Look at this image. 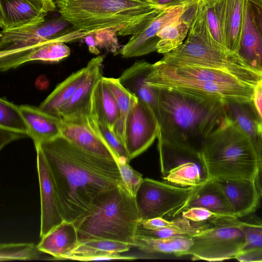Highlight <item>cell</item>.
Wrapping results in <instances>:
<instances>
[{"instance_id": "cell-30", "label": "cell", "mask_w": 262, "mask_h": 262, "mask_svg": "<svg viewBox=\"0 0 262 262\" xmlns=\"http://www.w3.org/2000/svg\"><path fill=\"white\" fill-rule=\"evenodd\" d=\"M247 3L248 0H226L225 45L228 51L235 54L243 27Z\"/></svg>"}, {"instance_id": "cell-27", "label": "cell", "mask_w": 262, "mask_h": 262, "mask_svg": "<svg viewBox=\"0 0 262 262\" xmlns=\"http://www.w3.org/2000/svg\"><path fill=\"white\" fill-rule=\"evenodd\" d=\"M135 243V247L146 253H161L182 256L186 255L193 245V240L189 237H156L137 233Z\"/></svg>"}, {"instance_id": "cell-26", "label": "cell", "mask_w": 262, "mask_h": 262, "mask_svg": "<svg viewBox=\"0 0 262 262\" xmlns=\"http://www.w3.org/2000/svg\"><path fill=\"white\" fill-rule=\"evenodd\" d=\"M89 67H86L73 72L55 87L52 93L40 104L38 107L43 112L59 118V112L72 97L77 89L86 79Z\"/></svg>"}, {"instance_id": "cell-25", "label": "cell", "mask_w": 262, "mask_h": 262, "mask_svg": "<svg viewBox=\"0 0 262 262\" xmlns=\"http://www.w3.org/2000/svg\"><path fill=\"white\" fill-rule=\"evenodd\" d=\"M89 116L94 121L107 125L112 131L120 118L117 100L103 80V76L93 89Z\"/></svg>"}, {"instance_id": "cell-39", "label": "cell", "mask_w": 262, "mask_h": 262, "mask_svg": "<svg viewBox=\"0 0 262 262\" xmlns=\"http://www.w3.org/2000/svg\"><path fill=\"white\" fill-rule=\"evenodd\" d=\"M241 220L246 237L241 253L262 249V220L253 214Z\"/></svg>"}, {"instance_id": "cell-15", "label": "cell", "mask_w": 262, "mask_h": 262, "mask_svg": "<svg viewBox=\"0 0 262 262\" xmlns=\"http://www.w3.org/2000/svg\"><path fill=\"white\" fill-rule=\"evenodd\" d=\"M70 54V48L64 42H45L24 50L0 55V71L6 72L30 61L57 62Z\"/></svg>"}, {"instance_id": "cell-10", "label": "cell", "mask_w": 262, "mask_h": 262, "mask_svg": "<svg viewBox=\"0 0 262 262\" xmlns=\"http://www.w3.org/2000/svg\"><path fill=\"white\" fill-rule=\"evenodd\" d=\"M198 187H179L144 178L135 196L140 221L166 216L173 217Z\"/></svg>"}, {"instance_id": "cell-38", "label": "cell", "mask_w": 262, "mask_h": 262, "mask_svg": "<svg viewBox=\"0 0 262 262\" xmlns=\"http://www.w3.org/2000/svg\"><path fill=\"white\" fill-rule=\"evenodd\" d=\"M89 122L95 132L114 153L117 162L130 161L124 144L106 125L98 123L88 115Z\"/></svg>"}, {"instance_id": "cell-36", "label": "cell", "mask_w": 262, "mask_h": 262, "mask_svg": "<svg viewBox=\"0 0 262 262\" xmlns=\"http://www.w3.org/2000/svg\"><path fill=\"white\" fill-rule=\"evenodd\" d=\"M0 127L28 135L27 125L19 105L4 97L0 99Z\"/></svg>"}, {"instance_id": "cell-32", "label": "cell", "mask_w": 262, "mask_h": 262, "mask_svg": "<svg viewBox=\"0 0 262 262\" xmlns=\"http://www.w3.org/2000/svg\"><path fill=\"white\" fill-rule=\"evenodd\" d=\"M211 225L209 220L207 222L196 223L181 216L168 221L166 227L158 230H147L139 226L137 233L156 237H192L207 230Z\"/></svg>"}, {"instance_id": "cell-50", "label": "cell", "mask_w": 262, "mask_h": 262, "mask_svg": "<svg viewBox=\"0 0 262 262\" xmlns=\"http://www.w3.org/2000/svg\"><path fill=\"white\" fill-rule=\"evenodd\" d=\"M248 1L262 9V0H248Z\"/></svg>"}, {"instance_id": "cell-6", "label": "cell", "mask_w": 262, "mask_h": 262, "mask_svg": "<svg viewBox=\"0 0 262 262\" xmlns=\"http://www.w3.org/2000/svg\"><path fill=\"white\" fill-rule=\"evenodd\" d=\"M159 62L173 67H193L227 72L253 86L262 79V72L247 65L235 54L219 46L213 39L202 13L190 27L186 40L164 54Z\"/></svg>"}, {"instance_id": "cell-22", "label": "cell", "mask_w": 262, "mask_h": 262, "mask_svg": "<svg viewBox=\"0 0 262 262\" xmlns=\"http://www.w3.org/2000/svg\"><path fill=\"white\" fill-rule=\"evenodd\" d=\"M28 127V135L34 143L53 140L61 135V119L41 111L38 106L19 105Z\"/></svg>"}, {"instance_id": "cell-1", "label": "cell", "mask_w": 262, "mask_h": 262, "mask_svg": "<svg viewBox=\"0 0 262 262\" xmlns=\"http://www.w3.org/2000/svg\"><path fill=\"white\" fill-rule=\"evenodd\" d=\"M39 143L64 221L78 222L88 213L99 195L124 185L115 159L86 151L61 135Z\"/></svg>"}, {"instance_id": "cell-23", "label": "cell", "mask_w": 262, "mask_h": 262, "mask_svg": "<svg viewBox=\"0 0 262 262\" xmlns=\"http://www.w3.org/2000/svg\"><path fill=\"white\" fill-rule=\"evenodd\" d=\"M236 54L247 65L262 72V39L253 18L251 4L248 1Z\"/></svg>"}, {"instance_id": "cell-4", "label": "cell", "mask_w": 262, "mask_h": 262, "mask_svg": "<svg viewBox=\"0 0 262 262\" xmlns=\"http://www.w3.org/2000/svg\"><path fill=\"white\" fill-rule=\"evenodd\" d=\"M207 179L255 180L257 149L249 137L226 116L205 141L200 154Z\"/></svg>"}, {"instance_id": "cell-44", "label": "cell", "mask_w": 262, "mask_h": 262, "mask_svg": "<svg viewBox=\"0 0 262 262\" xmlns=\"http://www.w3.org/2000/svg\"><path fill=\"white\" fill-rule=\"evenodd\" d=\"M1 133V143L0 149H2L4 146L7 145L9 143L24 138L26 136L28 137L27 135L22 134L18 132L4 129L0 127Z\"/></svg>"}, {"instance_id": "cell-46", "label": "cell", "mask_w": 262, "mask_h": 262, "mask_svg": "<svg viewBox=\"0 0 262 262\" xmlns=\"http://www.w3.org/2000/svg\"><path fill=\"white\" fill-rule=\"evenodd\" d=\"M190 0H150L149 2L162 9H170L186 4Z\"/></svg>"}, {"instance_id": "cell-17", "label": "cell", "mask_w": 262, "mask_h": 262, "mask_svg": "<svg viewBox=\"0 0 262 262\" xmlns=\"http://www.w3.org/2000/svg\"><path fill=\"white\" fill-rule=\"evenodd\" d=\"M203 207L215 214L234 216L232 207L219 180L208 179L198 186L187 202L174 214L177 217L186 209Z\"/></svg>"}, {"instance_id": "cell-11", "label": "cell", "mask_w": 262, "mask_h": 262, "mask_svg": "<svg viewBox=\"0 0 262 262\" xmlns=\"http://www.w3.org/2000/svg\"><path fill=\"white\" fill-rule=\"evenodd\" d=\"M159 122L151 107L139 99L127 120L125 145L130 161L146 150L158 137Z\"/></svg>"}, {"instance_id": "cell-12", "label": "cell", "mask_w": 262, "mask_h": 262, "mask_svg": "<svg viewBox=\"0 0 262 262\" xmlns=\"http://www.w3.org/2000/svg\"><path fill=\"white\" fill-rule=\"evenodd\" d=\"M37 155L40 198L41 238L64 221L61 214L50 169L39 143L34 144Z\"/></svg>"}, {"instance_id": "cell-42", "label": "cell", "mask_w": 262, "mask_h": 262, "mask_svg": "<svg viewBox=\"0 0 262 262\" xmlns=\"http://www.w3.org/2000/svg\"><path fill=\"white\" fill-rule=\"evenodd\" d=\"M181 216L194 222H207L215 215L207 209L203 207H192L183 211Z\"/></svg>"}, {"instance_id": "cell-18", "label": "cell", "mask_w": 262, "mask_h": 262, "mask_svg": "<svg viewBox=\"0 0 262 262\" xmlns=\"http://www.w3.org/2000/svg\"><path fill=\"white\" fill-rule=\"evenodd\" d=\"M132 246L126 243L107 239L79 241L76 248L64 259L80 261L134 260L137 257L120 254L129 251Z\"/></svg>"}, {"instance_id": "cell-16", "label": "cell", "mask_w": 262, "mask_h": 262, "mask_svg": "<svg viewBox=\"0 0 262 262\" xmlns=\"http://www.w3.org/2000/svg\"><path fill=\"white\" fill-rule=\"evenodd\" d=\"M219 180L235 217L243 218L256 210L261 197L254 180L245 179Z\"/></svg>"}, {"instance_id": "cell-34", "label": "cell", "mask_w": 262, "mask_h": 262, "mask_svg": "<svg viewBox=\"0 0 262 262\" xmlns=\"http://www.w3.org/2000/svg\"><path fill=\"white\" fill-rule=\"evenodd\" d=\"M203 12L213 39L221 47L227 50L224 40L226 0H204Z\"/></svg>"}, {"instance_id": "cell-35", "label": "cell", "mask_w": 262, "mask_h": 262, "mask_svg": "<svg viewBox=\"0 0 262 262\" xmlns=\"http://www.w3.org/2000/svg\"><path fill=\"white\" fill-rule=\"evenodd\" d=\"M190 26L179 18L165 26L157 34L160 40L157 46L159 53L165 54L180 47L188 33Z\"/></svg>"}, {"instance_id": "cell-49", "label": "cell", "mask_w": 262, "mask_h": 262, "mask_svg": "<svg viewBox=\"0 0 262 262\" xmlns=\"http://www.w3.org/2000/svg\"><path fill=\"white\" fill-rule=\"evenodd\" d=\"M251 6L253 18L262 39V9L253 4Z\"/></svg>"}, {"instance_id": "cell-31", "label": "cell", "mask_w": 262, "mask_h": 262, "mask_svg": "<svg viewBox=\"0 0 262 262\" xmlns=\"http://www.w3.org/2000/svg\"><path fill=\"white\" fill-rule=\"evenodd\" d=\"M103 79L115 96L120 110V118L112 132L125 145L127 120L138 98L127 91L118 78L103 76Z\"/></svg>"}, {"instance_id": "cell-37", "label": "cell", "mask_w": 262, "mask_h": 262, "mask_svg": "<svg viewBox=\"0 0 262 262\" xmlns=\"http://www.w3.org/2000/svg\"><path fill=\"white\" fill-rule=\"evenodd\" d=\"M119 30L118 28L102 30L87 35L84 39L91 53L98 54L101 49L115 53L118 48L116 36Z\"/></svg>"}, {"instance_id": "cell-7", "label": "cell", "mask_w": 262, "mask_h": 262, "mask_svg": "<svg viewBox=\"0 0 262 262\" xmlns=\"http://www.w3.org/2000/svg\"><path fill=\"white\" fill-rule=\"evenodd\" d=\"M209 221L211 225L207 230L191 237L193 245L186 255H191L192 260L235 259L246 242L242 221L233 216L215 214Z\"/></svg>"}, {"instance_id": "cell-43", "label": "cell", "mask_w": 262, "mask_h": 262, "mask_svg": "<svg viewBox=\"0 0 262 262\" xmlns=\"http://www.w3.org/2000/svg\"><path fill=\"white\" fill-rule=\"evenodd\" d=\"M252 102L258 121V132L262 135V79L254 87Z\"/></svg>"}, {"instance_id": "cell-19", "label": "cell", "mask_w": 262, "mask_h": 262, "mask_svg": "<svg viewBox=\"0 0 262 262\" xmlns=\"http://www.w3.org/2000/svg\"><path fill=\"white\" fill-rule=\"evenodd\" d=\"M104 55L93 58L88 63V75L70 99L59 112L60 119H67L79 115H89L92 92L98 80L102 76L101 67Z\"/></svg>"}, {"instance_id": "cell-13", "label": "cell", "mask_w": 262, "mask_h": 262, "mask_svg": "<svg viewBox=\"0 0 262 262\" xmlns=\"http://www.w3.org/2000/svg\"><path fill=\"white\" fill-rule=\"evenodd\" d=\"M183 7L182 5L166 10L144 30L133 35L128 41L115 52L114 55L120 54L127 58L157 51V46L160 39L157 36L158 33L165 26L179 18Z\"/></svg>"}, {"instance_id": "cell-9", "label": "cell", "mask_w": 262, "mask_h": 262, "mask_svg": "<svg viewBox=\"0 0 262 262\" xmlns=\"http://www.w3.org/2000/svg\"><path fill=\"white\" fill-rule=\"evenodd\" d=\"M146 82L154 87L174 89L225 101H252L254 87L245 82L227 83L185 78L167 70L159 61L152 64Z\"/></svg>"}, {"instance_id": "cell-3", "label": "cell", "mask_w": 262, "mask_h": 262, "mask_svg": "<svg viewBox=\"0 0 262 262\" xmlns=\"http://www.w3.org/2000/svg\"><path fill=\"white\" fill-rule=\"evenodd\" d=\"M76 29L93 32L112 28L118 36L139 33L166 10L144 0H53Z\"/></svg>"}, {"instance_id": "cell-14", "label": "cell", "mask_w": 262, "mask_h": 262, "mask_svg": "<svg viewBox=\"0 0 262 262\" xmlns=\"http://www.w3.org/2000/svg\"><path fill=\"white\" fill-rule=\"evenodd\" d=\"M61 119L63 137L86 151L116 160L113 151L90 125L88 115Z\"/></svg>"}, {"instance_id": "cell-21", "label": "cell", "mask_w": 262, "mask_h": 262, "mask_svg": "<svg viewBox=\"0 0 262 262\" xmlns=\"http://www.w3.org/2000/svg\"><path fill=\"white\" fill-rule=\"evenodd\" d=\"M47 14L27 0H0V27L2 30L37 24L43 21Z\"/></svg>"}, {"instance_id": "cell-45", "label": "cell", "mask_w": 262, "mask_h": 262, "mask_svg": "<svg viewBox=\"0 0 262 262\" xmlns=\"http://www.w3.org/2000/svg\"><path fill=\"white\" fill-rule=\"evenodd\" d=\"M257 150L258 156V167L254 181L258 193L262 198V135L259 140Z\"/></svg>"}, {"instance_id": "cell-33", "label": "cell", "mask_w": 262, "mask_h": 262, "mask_svg": "<svg viewBox=\"0 0 262 262\" xmlns=\"http://www.w3.org/2000/svg\"><path fill=\"white\" fill-rule=\"evenodd\" d=\"M159 62L167 70L185 78L227 83L244 82L231 74L219 70L187 66L173 67Z\"/></svg>"}, {"instance_id": "cell-28", "label": "cell", "mask_w": 262, "mask_h": 262, "mask_svg": "<svg viewBox=\"0 0 262 262\" xmlns=\"http://www.w3.org/2000/svg\"><path fill=\"white\" fill-rule=\"evenodd\" d=\"M225 116L251 139L256 149L261 134L252 101L226 100Z\"/></svg>"}, {"instance_id": "cell-40", "label": "cell", "mask_w": 262, "mask_h": 262, "mask_svg": "<svg viewBox=\"0 0 262 262\" xmlns=\"http://www.w3.org/2000/svg\"><path fill=\"white\" fill-rule=\"evenodd\" d=\"M39 251L33 243L1 244L0 261L36 259L39 258Z\"/></svg>"}, {"instance_id": "cell-5", "label": "cell", "mask_w": 262, "mask_h": 262, "mask_svg": "<svg viewBox=\"0 0 262 262\" xmlns=\"http://www.w3.org/2000/svg\"><path fill=\"white\" fill-rule=\"evenodd\" d=\"M79 241L107 239L135 246L140 224L135 198L119 185L101 193L88 213L74 223Z\"/></svg>"}, {"instance_id": "cell-8", "label": "cell", "mask_w": 262, "mask_h": 262, "mask_svg": "<svg viewBox=\"0 0 262 262\" xmlns=\"http://www.w3.org/2000/svg\"><path fill=\"white\" fill-rule=\"evenodd\" d=\"M91 33L76 29L60 15L22 28L2 30L0 55L24 50L49 41L65 43L84 38Z\"/></svg>"}, {"instance_id": "cell-47", "label": "cell", "mask_w": 262, "mask_h": 262, "mask_svg": "<svg viewBox=\"0 0 262 262\" xmlns=\"http://www.w3.org/2000/svg\"><path fill=\"white\" fill-rule=\"evenodd\" d=\"M235 259L242 262L262 261V249L241 253Z\"/></svg>"}, {"instance_id": "cell-41", "label": "cell", "mask_w": 262, "mask_h": 262, "mask_svg": "<svg viewBox=\"0 0 262 262\" xmlns=\"http://www.w3.org/2000/svg\"><path fill=\"white\" fill-rule=\"evenodd\" d=\"M121 177L127 191L135 198L143 180L142 175L129 164V162H117Z\"/></svg>"}, {"instance_id": "cell-48", "label": "cell", "mask_w": 262, "mask_h": 262, "mask_svg": "<svg viewBox=\"0 0 262 262\" xmlns=\"http://www.w3.org/2000/svg\"><path fill=\"white\" fill-rule=\"evenodd\" d=\"M37 8L46 12L54 11L56 8L53 0H27Z\"/></svg>"}, {"instance_id": "cell-51", "label": "cell", "mask_w": 262, "mask_h": 262, "mask_svg": "<svg viewBox=\"0 0 262 262\" xmlns=\"http://www.w3.org/2000/svg\"><path fill=\"white\" fill-rule=\"evenodd\" d=\"M144 1H148V2H149V1H150V0H144Z\"/></svg>"}, {"instance_id": "cell-24", "label": "cell", "mask_w": 262, "mask_h": 262, "mask_svg": "<svg viewBox=\"0 0 262 262\" xmlns=\"http://www.w3.org/2000/svg\"><path fill=\"white\" fill-rule=\"evenodd\" d=\"M79 242L74 223L63 221L41 237L37 247L40 252L48 253L55 259H64Z\"/></svg>"}, {"instance_id": "cell-20", "label": "cell", "mask_w": 262, "mask_h": 262, "mask_svg": "<svg viewBox=\"0 0 262 262\" xmlns=\"http://www.w3.org/2000/svg\"><path fill=\"white\" fill-rule=\"evenodd\" d=\"M152 64L144 60L136 61L118 79L127 91L151 107L158 119L157 92L155 88L146 82Z\"/></svg>"}, {"instance_id": "cell-29", "label": "cell", "mask_w": 262, "mask_h": 262, "mask_svg": "<svg viewBox=\"0 0 262 262\" xmlns=\"http://www.w3.org/2000/svg\"><path fill=\"white\" fill-rule=\"evenodd\" d=\"M163 179L181 187L197 186L208 179L203 162L200 157L182 160Z\"/></svg>"}, {"instance_id": "cell-2", "label": "cell", "mask_w": 262, "mask_h": 262, "mask_svg": "<svg viewBox=\"0 0 262 262\" xmlns=\"http://www.w3.org/2000/svg\"><path fill=\"white\" fill-rule=\"evenodd\" d=\"M154 88L157 92L159 146L199 155L205 140L225 117V100L174 89Z\"/></svg>"}]
</instances>
